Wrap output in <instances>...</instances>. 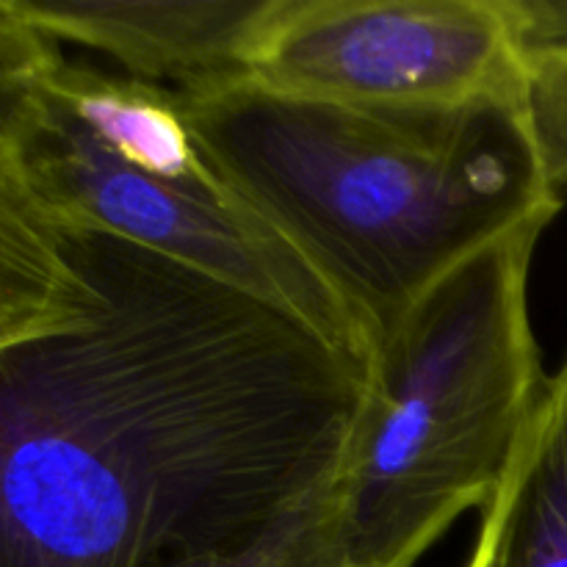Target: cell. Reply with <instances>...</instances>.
Segmentation results:
<instances>
[{
	"instance_id": "cell-8",
	"label": "cell",
	"mask_w": 567,
	"mask_h": 567,
	"mask_svg": "<svg viewBox=\"0 0 567 567\" xmlns=\"http://www.w3.org/2000/svg\"><path fill=\"white\" fill-rule=\"evenodd\" d=\"M518 33V111L543 181L567 205V11L559 0H509Z\"/></svg>"
},
{
	"instance_id": "cell-10",
	"label": "cell",
	"mask_w": 567,
	"mask_h": 567,
	"mask_svg": "<svg viewBox=\"0 0 567 567\" xmlns=\"http://www.w3.org/2000/svg\"><path fill=\"white\" fill-rule=\"evenodd\" d=\"M559 3H563V9L567 11V0H559Z\"/></svg>"
},
{
	"instance_id": "cell-4",
	"label": "cell",
	"mask_w": 567,
	"mask_h": 567,
	"mask_svg": "<svg viewBox=\"0 0 567 567\" xmlns=\"http://www.w3.org/2000/svg\"><path fill=\"white\" fill-rule=\"evenodd\" d=\"M0 181L61 219L158 249L299 316L369 365L371 343L358 321L205 155L127 158L83 131L31 78L0 66Z\"/></svg>"
},
{
	"instance_id": "cell-9",
	"label": "cell",
	"mask_w": 567,
	"mask_h": 567,
	"mask_svg": "<svg viewBox=\"0 0 567 567\" xmlns=\"http://www.w3.org/2000/svg\"><path fill=\"white\" fill-rule=\"evenodd\" d=\"M166 567H358L341 537L336 480L247 546Z\"/></svg>"
},
{
	"instance_id": "cell-5",
	"label": "cell",
	"mask_w": 567,
	"mask_h": 567,
	"mask_svg": "<svg viewBox=\"0 0 567 567\" xmlns=\"http://www.w3.org/2000/svg\"><path fill=\"white\" fill-rule=\"evenodd\" d=\"M249 81L343 105L518 103L515 17L509 0H280Z\"/></svg>"
},
{
	"instance_id": "cell-6",
	"label": "cell",
	"mask_w": 567,
	"mask_h": 567,
	"mask_svg": "<svg viewBox=\"0 0 567 567\" xmlns=\"http://www.w3.org/2000/svg\"><path fill=\"white\" fill-rule=\"evenodd\" d=\"M59 44L97 50L125 75L177 94L249 81L280 0H0Z\"/></svg>"
},
{
	"instance_id": "cell-7",
	"label": "cell",
	"mask_w": 567,
	"mask_h": 567,
	"mask_svg": "<svg viewBox=\"0 0 567 567\" xmlns=\"http://www.w3.org/2000/svg\"><path fill=\"white\" fill-rule=\"evenodd\" d=\"M465 567H567V354L480 513Z\"/></svg>"
},
{
	"instance_id": "cell-1",
	"label": "cell",
	"mask_w": 567,
	"mask_h": 567,
	"mask_svg": "<svg viewBox=\"0 0 567 567\" xmlns=\"http://www.w3.org/2000/svg\"><path fill=\"white\" fill-rule=\"evenodd\" d=\"M64 225L53 286L0 308V567L230 551L336 480L369 365L233 282Z\"/></svg>"
},
{
	"instance_id": "cell-3",
	"label": "cell",
	"mask_w": 567,
	"mask_h": 567,
	"mask_svg": "<svg viewBox=\"0 0 567 567\" xmlns=\"http://www.w3.org/2000/svg\"><path fill=\"white\" fill-rule=\"evenodd\" d=\"M546 227H520L460 264L374 343L336 476L358 567H415L502 485L548 380L529 316Z\"/></svg>"
},
{
	"instance_id": "cell-2",
	"label": "cell",
	"mask_w": 567,
	"mask_h": 567,
	"mask_svg": "<svg viewBox=\"0 0 567 567\" xmlns=\"http://www.w3.org/2000/svg\"><path fill=\"white\" fill-rule=\"evenodd\" d=\"M221 181L374 343L491 244L559 205L515 100L343 105L255 81L177 94Z\"/></svg>"
}]
</instances>
